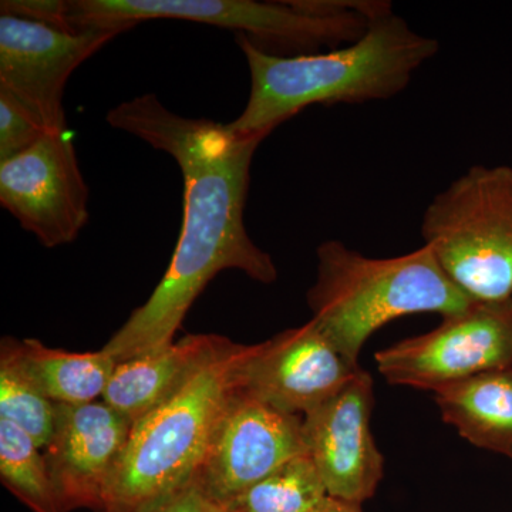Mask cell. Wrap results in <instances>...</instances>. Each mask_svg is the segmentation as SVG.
Wrapping results in <instances>:
<instances>
[{
	"instance_id": "6da1fadb",
	"label": "cell",
	"mask_w": 512,
	"mask_h": 512,
	"mask_svg": "<svg viewBox=\"0 0 512 512\" xmlns=\"http://www.w3.org/2000/svg\"><path fill=\"white\" fill-rule=\"evenodd\" d=\"M107 123L177 161L184 180V215L173 259L146 303L104 346L117 363L163 349L215 275L237 269L261 284L278 271L245 228L249 171L262 136H241L228 124L185 119L153 94L124 101Z\"/></svg>"
},
{
	"instance_id": "7a4b0ae2",
	"label": "cell",
	"mask_w": 512,
	"mask_h": 512,
	"mask_svg": "<svg viewBox=\"0 0 512 512\" xmlns=\"http://www.w3.org/2000/svg\"><path fill=\"white\" fill-rule=\"evenodd\" d=\"M251 72L247 106L228 127L241 136L268 137L313 104H359L402 93L414 73L439 53V40L420 35L393 10L370 20L349 45L325 52L278 56L235 35Z\"/></svg>"
},
{
	"instance_id": "3957f363",
	"label": "cell",
	"mask_w": 512,
	"mask_h": 512,
	"mask_svg": "<svg viewBox=\"0 0 512 512\" xmlns=\"http://www.w3.org/2000/svg\"><path fill=\"white\" fill-rule=\"evenodd\" d=\"M316 256L318 272L308 292L311 320L356 366L367 339L392 320L429 312L446 318L474 302L426 245L394 258H369L343 242L326 241Z\"/></svg>"
},
{
	"instance_id": "277c9868",
	"label": "cell",
	"mask_w": 512,
	"mask_h": 512,
	"mask_svg": "<svg viewBox=\"0 0 512 512\" xmlns=\"http://www.w3.org/2000/svg\"><path fill=\"white\" fill-rule=\"evenodd\" d=\"M74 32L133 29L144 20L177 19L235 30L261 49L295 55L349 45L366 32L370 20L392 10L376 0H66Z\"/></svg>"
},
{
	"instance_id": "5b68a950",
	"label": "cell",
	"mask_w": 512,
	"mask_h": 512,
	"mask_svg": "<svg viewBox=\"0 0 512 512\" xmlns=\"http://www.w3.org/2000/svg\"><path fill=\"white\" fill-rule=\"evenodd\" d=\"M248 350L231 342L174 396L134 421L104 508L143 507L192 481L239 390Z\"/></svg>"
},
{
	"instance_id": "8992f818",
	"label": "cell",
	"mask_w": 512,
	"mask_h": 512,
	"mask_svg": "<svg viewBox=\"0 0 512 512\" xmlns=\"http://www.w3.org/2000/svg\"><path fill=\"white\" fill-rule=\"evenodd\" d=\"M421 237L468 298H512V167L468 168L430 202Z\"/></svg>"
},
{
	"instance_id": "52a82bcc",
	"label": "cell",
	"mask_w": 512,
	"mask_h": 512,
	"mask_svg": "<svg viewBox=\"0 0 512 512\" xmlns=\"http://www.w3.org/2000/svg\"><path fill=\"white\" fill-rule=\"evenodd\" d=\"M376 365L390 384L430 392L512 367V298L474 301L436 329L380 350Z\"/></svg>"
},
{
	"instance_id": "ba28073f",
	"label": "cell",
	"mask_w": 512,
	"mask_h": 512,
	"mask_svg": "<svg viewBox=\"0 0 512 512\" xmlns=\"http://www.w3.org/2000/svg\"><path fill=\"white\" fill-rule=\"evenodd\" d=\"M0 204L46 248L79 237L89 222V188L67 131L47 133L0 163Z\"/></svg>"
},
{
	"instance_id": "9c48e42d",
	"label": "cell",
	"mask_w": 512,
	"mask_h": 512,
	"mask_svg": "<svg viewBox=\"0 0 512 512\" xmlns=\"http://www.w3.org/2000/svg\"><path fill=\"white\" fill-rule=\"evenodd\" d=\"M124 28L63 30L0 15V89L8 90L50 133L67 131V80Z\"/></svg>"
},
{
	"instance_id": "30bf717a",
	"label": "cell",
	"mask_w": 512,
	"mask_h": 512,
	"mask_svg": "<svg viewBox=\"0 0 512 512\" xmlns=\"http://www.w3.org/2000/svg\"><path fill=\"white\" fill-rule=\"evenodd\" d=\"M308 454L303 419L237 392L192 483L222 505L293 458Z\"/></svg>"
},
{
	"instance_id": "8fae6325",
	"label": "cell",
	"mask_w": 512,
	"mask_h": 512,
	"mask_svg": "<svg viewBox=\"0 0 512 512\" xmlns=\"http://www.w3.org/2000/svg\"><path fill=\"white\" fill-rule=\"evenodd\" d=\"M360 369L309 320L249 346L239 392L278 412L303 417L338 394Z\"/></svg>"
},
{
	"instance_id": "7c38bea8",
	"label": "cell",
	"mask_w": 512,
	"mask_h": 512,
	"mask_svg": "<svg viewBox=\"0 0 512 512\" xmlns=\"http://www.w3.org/2000/svg\"><path fill=\"white\" fill-rule=\"evenodd\" d=\"M373 379L360 369L328 402L303 416L309 456L329 497L362 505L376 494L384 457L370 429Z\"/></svg>"
},
{
	"instance_id": "4fadbf2b",
	"label": "cell",
	"mask_w": 512,
	"mask_h": 512,
	"mask_svg": "<svg viewBox=\"0 0 512 512\" xmlns=\"http://www.w3.org/2000/svg\"><path fill=\"white\" fill-rule=\"evenodd\" d=\"M133 423L109 404H57L55 431L45 448L63 512L103 510L114 468Z\"/></svg>"
},
{
	"instance_id": "5bb4252c",
	"label": "cell",
	"mask_w": 512,
	"mask_h": 512,
	"mask_svg": "<svg viewBox=\"0 0 512 512\" xmlns=\"http://www.w3.org/2000/svg\"><path fill=\"white\" fill-rule=\"evenodd\" d=\"M229 345L231 340L222 336L188 335L119 362L101 399L134 423L174 396Z\"/></svg>"
},
{
	"instance_id": "9a60e30c",
	"label": "cell",
	"mask_w": 512,
	"mask_h": 512,
	"mask_svg": "<svg viewBox=\"0 0 512 512\" xmlns=\"http://www.w3.org/2000/svg\"><path fill=\"white\" fill-rule=\"evenodd\" d=\"M0 363L12 367L56 404L97 402L117 366V360L106 349L70 353L47 348L36 339L10 338L2 340Z\"/></svg>"
},
{
	"instance_id": "2e32d148",
	"label": "cell",
	"mask_w": 512,
	"mask_h": 512,
	"mask_svg": "<svg viewBox=\"0 0 512 512\" xmlns=\"http://www.w3.org/2000/svg\"><path fill=\"white\" fill-rule=\"evenodd\" d=\"M433 393L441 419L463 439L512 460V367L468 377Z\"/></svg>"
},
{
	"instance_id": "e0dca14e",
	"label": "cell",
	"mask_w": 512,
	"mask_h": 512,
	"mask_svg": "<svg viewBox=\"0 0 512 512\" xmlns=\"http://www.w3.org/2000/svg\"><path fill=\"white\" fill-rule=\"evenodd\" d=\"M328 498L308 453L293 458L224 507L227 512H320Z\"/></svg>"
},
{
	"instance_id": "ac0fdd59",
	"label": "cell",
	"mask_w": 512,
	"mask_h": 512,
	"mask_svg": "<svg viewBox=\"0 0 512 512\" xmlns=\"http://www.w3.org/2000/svg\"><path fill=\"white\" fill-rule=\"evenodd\" d=\"M0 478L30 511L63 512L42 448L5 419H0Z\"/></svg>"
},
{
	"instance_id": "d6986e66",
	"label": "cell",
	"mask_w": 512,
	"mask_h": 512,
	"mask_svg": "<svg viewBox=\"0 0 512 512\" xmlns=\"http://www.w3.org/2000/svg\"><path fill=\"white\" fill-rule=\"evenodd\" d=\"M57 404L37 392L18 372L0 363V419L16 424L45 450L55 431Z\"/></svg>"
},
{
	"instance_id": "ffe728a7",
	"label": "cell",
	"mask_w": 512,
	"mask_h": 512,
	"mask_svg": "<svg viewBox=\"0 0 512 512\" xmlns=\"http://www.w3.org/2000/svg\"><path fill=\"white\" fill-rule=\"evenodd\" d=\"M50 131L8 90L0 89V163L18 157Z\"/></svg>"
},
{
	"instance_id": "44dd1931",
	"label": "cell",
	"mask_w": 512,
	"mask_h": 512,
	"mask_svg": "<svg viewBox=\"0 0 512 512\" xmlns=\"http://www.w3.org/2000/svg\"><path fill=\"white\" fill-rule=\"evenodd\" d=\"M0 15L35 20L63 30L70 29L66 0H3ZM74 32V30H72Z\"/></svg>"
},
{
	"instance_id": "7402d4cb",
	"label": "cell",
	"mask_w": 512,
	"mask_h": 512,
	"mask_svg": "<svg viewBox=\"0 0 512 512\" xmlns=\"http://www.w3.org/2000/svg\"><path fill=\"white\" fill-rule=\"evenodd\" d=\"M151 512H227L224 505L208 497L197 484H185L153 503Z\"/></svg>"
},
{
	"instance_id": "603a6c76",
	"label": "cell",
	"mask_w": 512,
	"mask_h": 512,
	"mask_svg": "<svg viewBox=\"0 0 512 512\" xmlns=\"http://www.w3.org/2000/svg\"><path fill=\"white\" fill-rule=\"evenodd\" d=\"M322 512H363L362 505L329 497Z\"/></svg>"
},
{
	"instance_id": "cb8c5ba5",
	"label": "cell",
	"mask_w": 512,
	"mask_h": 512,
	"mask_svg": "<svg viewBox=\"0 0 512 512\" xmlns=\"http://www.w3.org/2000/svg\"><path fill=\"white\" fill-rule=\"evenodd\" d=\"M153 503H148L146 505H143V507L133 508V510H128V508L107 507L103 508V510H97L92 512H151V510H153Z\"/></svg>"
},
{
	"instance_id": "d4e9b609",
	"label": "cell",
	"mask_w": 512,
	"mask_h": 512,
	"mask_svg": "<svg viewBox=\"0 0 512 512\" xmlns=\"http://www.w3.org/2000/svg\"><path fill=\"white\" fill-rule=\"evenodd\" d=\"M320 512H322V511H320Z\"/></svg>"
}]
</instances>
